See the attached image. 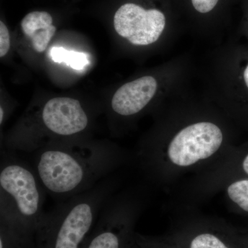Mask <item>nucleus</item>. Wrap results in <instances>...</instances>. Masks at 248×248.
I'll return each instance as SVG.
<instances>
[{
	"label": "nucleus",
	"mask_w": 248,
	"mask_h": 248,
	"mask_svg": "<svg viewBox=\"0 0 248 248\" xmlns=\"http://www.w3.org/2000/svg\"><path fill=\"white\" fill-rule=\"evenodd\" d=\"M218 0H192L194 7L198 12L206 14L215 7Z\"/></svg>",
	"instance_id": "obj_15"
},
{
	"label": "nucleus",
	"mask_w": 248,
	"mask_h": 248,
	"mask_svg": "<svg viewBox=\"0 0 248 248\" xmlns=\"http://www.w3.org/2000/svg\"><path fill=\"white\" fill-rule=\"evenodd\" d=\"M166 17L156 9L145 10L135 4H125L114 17L116 32L134 45H151L164 30Z\"/></svg>",
	"instance_id": "obj_5"
},
{
	"label": "nucleus",
	"mask_w": 248,
	"mask_h": 248,
	"mask_svg": "<svg viewBox=\"0 0 248 248\" xmlns=\"http://www.w3.org/2000/svg\"><path fill=\"white\" fill-rule=\"evenodd\" d=\"M112 186L106 178L91 190L62 202L44 217L45 246L79 248L97 214L110 199Z\"/></svg>",
	"instance_id": "obj_3"
},
{
	"label": "nucleus",
	"mask_w": 248,
	"mask_h": 248,
	"mask_svg": "<svg viewBox=\"0 0 248 248\" xmlns=\"http://www.w3.org/2000/svg\"><path fill=\"white\" fill-rule=\"evenodd\" d=\"M190 248H230L219 238L210 233L196 236L191 241Z\"/></svg>",
	"instance_id": "obj_13"
},
{
	"label": "nucleus",
	"mask_w": 248,
	"mask_h": 248,
	"mask_svg": "<svg viewBox=\"0 0 248 248\" xmlns=\"http://www.w3.org/2000/svg\"><path fill=\"white\" fill-rule=\"evenodd\" d=\"M55 32L56 27L52 25L48 29H42L35 32L30 37L34 50L37 53L45 51L52 37L55 35Z\"/></svg>",
	"instance_id": "obj_12"
},
{
	"label": "nucleus",
	"mask_w": 248,
	"mask_h": 248,
	"mask_svg": "<svg viewBox=\"0 0 248 248\" xmlns=\"http://www.w3.org/2000/svg\"><path fill=\"white\" fill-rule=\"evenodd\" d=\"M46 191L32 166L4 152L0 164L1 221L15 231L38 228L43 220Z\"/></svg>",
	"instance_id": "obj_2"
},
{
	"label": "nucleus",
	"mask_w": 248,
	"mask_h": 248,
	"mask_svg": "<svg viewBox=\"0 0 248 248\" xmlns=\"http://www.w3.org/2000/svg\"><path fill=\"white\" fill-rule=\"evenodd\" d=\"M41 124L48 133L60 138H76L89 127V116L81 103L70 97H55L46 103Z\"/></svg>",
	"instance_id": "obj_6"
},
{
	"label": "nucleus",
	"mask_w": 248,
	"mask_h": 248,
	"mask_svg": "<svg viewBox=\"0 0 248 248\" xmlns=\"http://www.w3.org/2000/svg\"><path fill=\"white\" fill-rule=\"evenodd\" d=\"M221 129L210 122H200L182 129L172 139L168 155L173 164L189 166L210 157L221 146Z\"/></svg>",
	"instance_id": "obj_4"
},
{
	"label": "nucleus",
	"mask_w": 248,
	"mask_h": 248,
	"mask_svg": "<svg viewBox=\"0 0 248 248\" xmlns=\"http://www.w3.org/2000/svg\"><path fill=\"white\" fill-rule=\"evenodd\" d=\"M243 169L248 175V154L243 161Z\"/></svg>",
	"instance_id": "obj_16"
},
{
	"label": "nucleus",
	"mask_w": 248,
	"mask_h": 248,
	"mask_svg": "<svg viewBox=\"0 0 248 248\" xmlns=\"http://www.w3.org/2000/svg\"><path fill=\"white\" fill-rule=\"evenodd\" d=\"M244 79L245 83H246V86H247L248 89V63L247 66H246V68H245V71L244 72Z\"/></svg>",
	"instance_id": "obj_17"
},
{
	"label": "nucleus",
	"mask_w": 248,
	"mask_h": 248,
	"mask_svg": "<svg viewBox=\"0 0 248 248\" xmlns=\"http://www.w3.org/2000/svg\"><path fill=\"white\" fill-rule=\"evenodd\" d=\"M10 36L9 30L4 23L0 22V57L3 58L9 52Z\"/></svg>",
	"instance_id": "obj_14"
},
{
	"label": "nucleus",
	"mask_w": 248,
	"mask_h": 248,
	"mask_svg": "<svg viewBox=\"0 0 248 248\" xmlns=\"http://www.w3.org/2000/svg\"><path fill=\"white\" fill-rule=\"evenodd\" d=\"M53 25V18L45 11H34L27 15L21 22L23 32L30 38L37 31Z\"/></svg>",
	"instance_id": "obj_9"
},
{
	"label": "nucleus",
	"mask_w": 248,
	"mask_h": 248,
	"mask_svg": "<svg viewBox=\"0 0 248 248\" xmlns=\"http://www.w3.org/2000/svg\"><path fill=\"white\" fill-rule=\"evenodd\" d=\"M156 89L157 83L151 76L127 83L114 94L111 102L112 110L117 115L125 117L138 114L151 102Z\"/></svg>",
	"instance_id": "obj_7"
},
{
	"label": "nucleus",
	"mask_w": 248,
	"mask_h": 248,
	"mask_svg": "<svg viewBox=\"0 0 248 248\" xmlns=\"http://www.w3.org/2000/svg\"><path fill=\"white\" fill-rule=\"evenodd\" d=\"M228 194L233 202L248 213V179L232 183L228 187Z\"/></svg>",
	"instance_id": "obj_11"
},
{
	"label": "nucleus",
	"mask_w": 248,
	"mask_h": 248,
	"mask_svg": "<svg viewBox=\"0 0 248 248\" xmlns=\"http://www.w3.org/2000/svg\"><path fill=\"white\" fill-rule=\"evenodd\" d=\"M125 207L108 200L102 208V227L86 248H121V235L116 228L125 214Z\"/></svg>",
	"instance_id": "obj_8"
},
{
	"label": "nucleus",
	"mask_w": 248,
	"mask_h": 248,
	"mask_svg": "<svg viewBox=\"0 0 248 248\" xmlns=\"http://www.w3.org/2000/svg\"><path fill=\"white\" fill-rule=\"evenodd\" d=\"M120 161L108 143L55 141L37 150L32 168L46 192L62 202L92 189Z\"/></svg>",
	"instance_id": "obj_1"
},
{
	"label": "nucleus",
	"mask_w": 248,
	"mask_h": 248,
	"mask_svg": "<svg viewBox=\"0 0 248 248\" xmlns=\"http://www.w3.org/2000/svg\"><path fill=\"white\" fill-rule=\"evenodd\" d=\"M52 59L55 62H64L73 69L82 70L89 63L87 55L84 53L67 50L62 48H53L51 50Z\"/></svg>",
	"instance_id": "obj_10"
}]
</instances>
